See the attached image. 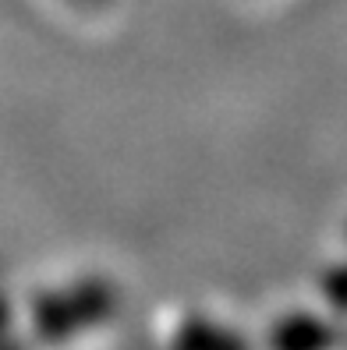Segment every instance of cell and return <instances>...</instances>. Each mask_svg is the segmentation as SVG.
I'll return each mask as SVG.
<instances>
[{
  "label": "cell",
  "instance_id": "5b68a950",
  "mask_svg": "<svg viewBox=\"0 0 347 350\" xmlns=\"http://www.w3.org/2000/svg\"><path fill=\"white\" fill-rule=\"evenodd\" d=\"M347 280H344V265H330V273L322 276V291H326V301H330L333 312H344L347 304Z\"/></svg>",
  "mask_w": 347,
  "mask_h": 350
},
{
  "label": "cell",
  "instance_id": "7a4b0ae2",
  "mask_svg": "<svg viewBox=\"0 0 347 350\" xmlns=\"http://www.w3.org/2000/svg\"><path fill=\"white\" fill-rule=\"evenodd\" d=\"M337 325L312 312H287L270 329V350H337Z\"/></svg>",
  "mask_w": 347,
  "mask_h": 350
},
{
  "label": "cell",
  "instance_id": "3957f363",
  "mask_svg": "<svg viewBox=\"0 0 347 350\" xmlns=\"http://www.w3.org/2000/svg\"><path fill=\"white\" fill-rule=\"evenodd\" d=\"M170 350H252V343L244 340L237 329L223 325L206 315H188L174 329Z\"/></svg>",
  "mask_w": 347,
  "mask_h": 350
},
{
  "label": "cell",
  "instance_id": "6da1fadb",
  "mask_svg": "<svg viewBox=\"0 0 347 350\" xmlns=\"http://www.w3.org/2000/svg\"><path fill=\"white\" fill-rule=\"evenodd\" d=\"M117 312V291L107 276H81L71 286H53L32 297L29 322L39 347L71 343L78 333L110 322Z\"/></svg>",
  "mask_w": 347,
  "mask_h": 350
},
{
  "label": "cell",
  "instance_id": "8992f818",
  "mask_svg": "<svg viewBox=\"0 0 347 350\" xmlns=\"http://www.w3.org/2000/svg\"><path fill=\"white\" fill-rule=\"evenodd\" d=\"M75 8H86V11H99V8H107L110 0H71Z\"/></svg>",
  "mask_w": 347,
  "mask_h": 350
},
{
  "label": "cell",
  "instance_id": "277c9868",
  "mask_svg": "<svg viewBox=\"0 0 347 350\" xmlns=\"http://www.w3.org/2000/svg\"><path fill=\"white\" fill-rule=\"evenodd\" d=\"M0 350H25L22 336L14 329V308H11V297L0 291Z\"/></svg>",
  "mask_w": 347,
  "mask_h": 350
}]
</instances>
